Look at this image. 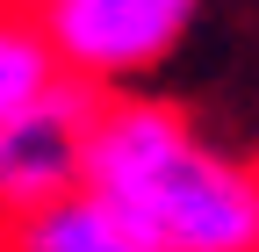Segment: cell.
I'll list each match as a JSON object with an SVG mask.
<instances>
[{
	"mask_svg": "<svg viewBox=\"0 0 259 252\" xmlns=\"http://www.w3.org/2000/svg\"><path fill=\"white\" fill-rule=\"evenodd\" d=\"M79 195H94L144 252H259V180L245 151L151 87L101 94Z\"/></svg>",
	"mask_w": 259,
	"mask_h": 252,
	"instance_id": "6da1fadb",
	"label": "cell"
},
{
	"mask_svg": "<svg viewBox=\"0 0 259 252\" xmlns=\"http://www.w3.org/2000/svg\"><path fill=\"white\" fill-rule=\"evenodd\" d=\"M202 0H44L36 29L58 58V79L87 94H130L187 44Z\"/></svg>",
	"mask_w": 259,
	"mask_h": 252,
	"instance_id": "7a4b0ae2",
	"label": "cell"
},
{
	"mask_svg": "<svg viewBox=\"0 0 259 252\" xmlns=\"http://www.w3.org/2000/svg\"><path fill=\"white\" fill-rule=\"evenodd\" d=\"M94 108H101V94L58 79L0 122V224H15L44 202H65L79 187V151H87Z\"/></svg>",
	"mask_w": 259,
	"mask_h": 252,
	"instance_id": "3957f363",
	"label": "cell"
},
{
	"mask_svg": "<svg viewBox=\"0 0 259 252\" xmlns=\"http://www.w3.org/2000/svg\"><path fill=\"white\" fill-rule=\"evenodd\" d=\"M0 252H144L130 238L115 216L94 202V195H65V202H44L15 216V224H0Z\"/></svg>",
	"mask_w": 259,
	"mask_h": 252,
	"instance_id": "277c9868",
	"label": "cell"
},
{
	"mask_svg": "<svg viewBox=\"0 0 259 252\" xmlns=\"http://www.w3.org/2000/svg\"><path fill=\"white\" fill-rule=\"evenodd\" d=\"M44 87H58V58H51V44H44L36 15L0 8V122H8L15 108H29Z\"/></svg>",
	"mask_w": 259,
	"mask_h": 252,
	"instance_id": "5b68a950",
	"label": "cell"
},
{
	"mask_svg": "<svg viewBox=\"0 0 259 252\" xmlns=\"http://www.w3.org/2000/svg\"><path fill=\"white\" fill-rule=\"evenodd\" d=\"M0 8H15V15H36V8H44V0H0Z\"/></svg>",
	"mask_w": 259,
	"mask_h": 252,
	"instance_id": "8992f818",
	"label": "cell"
}]
</instances>
